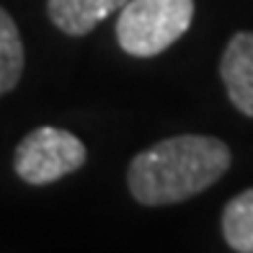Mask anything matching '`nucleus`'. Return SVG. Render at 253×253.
I'll use <instances>...</instances> for the list:
<instances>
[{
    "instance_id": "1",
    "label": "nucleus",
    "mask_w": 253,
    "mask_h": 253,
    "mask_svg": "<svg viewBox=\"0 0 253 253\" xmlns=\"http://www.w3.org/2000/svg\"><path fill=\"white\" fill-rule=\"evenodd\" d=\"M230 166L227 142L210 134H173L129 160L126 189L142 207L181 204L214 186Z\"/></svg>"
},
{
    "instance_id": "2",
    "label": "nucleus",
    "mask_w": 253,
    "mask_h": 253,
    "mask_svg": "<svg viewBox=\"0 0 253 253\" xmlns=\"http://www.w3.org/2000/svg\"><path fill=\"white\" fill-rule=\"evenodd\" d=\"M194 10V0H126L114 29L119 49L137 60L163 54L189 31Z\"/></svg>"
},
{
    "instance_id": "3",
    "label": "nucleus",
    "mask_w": 253,
    "mask_h": 253,
    "mask_svg": "<svg viewBox=\"0 0 253 253\" xmlns=\"http://www.w3.org/2000/svg\"><path fill=\"white\" fill-rule=\"evenodd\" d=\"M88 147L73 132L60 126H37L18 142L13 173L29 186H49L85 166Z\"/></svg>"
},
{
    "instance_id": "4",
    "label": "nucleus",
    "mask_w": 253,
    "mask_h": 253,
    "mask_svg": "<svg viewBox=\"0 0 253 253\" xmlns=\"http://www.w3.org/2000/svg\"><path fill=\"white\" fill-rule=\"evenodd\" d=\"M220 78L230 103L253 119V31H235L220 60Z\"/></svg>"
},
{
    "instance_id": "5",
    "label": "nucleus",
    "mask_w": 253,
    "mask_h": 253,
    "mask_svg": "<svg viewBox=\"0 0 253 253\" xmlns=\"http://www.w3.org/2000/svg\"><path fill=\"white\" fill-rule=\"evenodd\" d=\"M126 0H47V16L67 37H85L101 21L119 13Z\"/></svg>"
},
{
    "instance_id": "6",
    "label": "nucleus",
    "mask_w": 253,
    "mask_h": 253,
    "mask_svg": "<svg viewBox=\"0 0 253 253\" xmlns=\"http://www.w3.org/2000/svg\"><path fill=\"white\" fill-rule=\"evenodd\" d=\"M24 65H26V52L21 31L13 16L5 8H0V98L8 96L21 83Z\"/></svg>"
},
{
    "instance_id": "7",
    "label": "nucleus",
    "mask_w": 253,
    "mask_h": 253,
    "mask_svg": "<svg viewBox=\"0 0 253 253\" xmlns=\"http://www.w3.org/2000/svg\"><path fill=\"white\" fill-rule=\"evenodd\" d=\"M222 238L238 253H253V186L233 197L222 210Z\"/></svg>"
}]
</instances>
